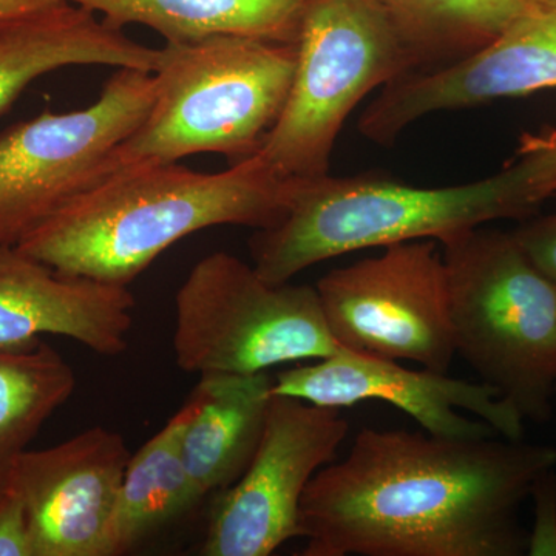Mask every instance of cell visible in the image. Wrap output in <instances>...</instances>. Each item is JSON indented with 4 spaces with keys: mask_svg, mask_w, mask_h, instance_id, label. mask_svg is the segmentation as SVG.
Instances as JSON below:
<instances>
[{
    "mask_svg": "<svg viewBox=\"0 0 556 556\" xmlns=\"http://www.w3.org/2000/svg\"><path fill=\"white\" fill-rule=\"evenodd\" d=\"M153 73L118 68L89 108L0 130V247L28 233L113 175L119 146L148 118Z\"/></svg>",
    "mask_w": 556,
    "mask_h": 556,
    "instance_id": "8",
    "label": "cell"
},
{
    "mask_svg": "<svg viewBox=\"0 0 556 556\" xmlns=\"http://www.w3.org/2000/svg\"><path fill=\"white\" fill-rule=\"evenodd\" d=\"M160 49H150L97 13L62 2L0 25V115L33 80L79 65L159 68Z\"/></svg>",
    "mask_w": 556,
    "mask_h": 556,
    "instance_id": "15",
    "label": "cell"
},
{
    "mask_svg": "<svg viewBox=\"0 0 556 556\" xmlns=\"http://www.w3.org/2000/svg\"><path fill=\"white\" fill-rule=\"evenodd\" d=\"M556 448L364 428L300 501L303 556H519V507Z\"/></svg>",
    "mask_w": 556,
    "mask_h": 556,
    "instance_id": "1",
    "label": "cell"
},
{
    "mask_svg": "<svg viewBox=\"0 0 556 556\" xmlns=\"http://www.w3.org/2000/svg\"><path fill=\"white\" fill-rule=\"evenodd\" d=\"M75 388V371L49 343L0 351V490L9 489L17 459Z\"/></svg>",
    "mask_w": 556,
    "mask_h": 556,
    "instance_id": "20",
    "label": "cell"
},
{
    "mask_svg": "<svg viewBox=\"0 0 556 556\" xmlns=\"http://www.w3.org/2000/svg\"><path fill=\"white\" fill-rule=\"evenodd\" d=\"M193 409L190 396L167 426L131 455L110 526L109 556L127 554L203 500L181 448Z\"/></svg>",
    "mask_w": 556,
    "mask_h": 556,
    "instance_id": "18",
    "label": "cell"
},
{
    "mask_svg": "<svg viewBox=\"0 0 556 556\" xmlns=\"http://www.w3.org/2000/svg\"><path fill=\"white\" fill-rule=\"evenodd\" d=\"M298 43L218 35L160 49L155 101L113 156V174L217 153L252 159L287 104Z\"/></svg>",
    "mask_w": 556,
    "mask_h": 556,
    "instance_id": "4",
    "label": "cell"
},
{
    "mask_svg": "<svg viewBox=\"0 0 556 556\" xmlns=\"http://www.w3.org/2000/svg\"><path fill=\"white\" fill-rule=\"evenodd\" d=\"M0 556H35L24 504L10 486L0 490Z\"/></svg>",
    "mask_w": 556,
    "mask_h": 556,
    "instance_id": "23",
    "label": "cell"
},
{
    "mask_svg": "<svg viewBox=\"0 0 556 556\" xmlns=\"http://www.w3.org/2000/svg\"><path fill=\"white\" fill-rule=\"evenodd\" d=\"M175 314L177 365L200 376L258 375L340 348L316 288L270 283L225 251L193 266L178 289Z\"/></svg>",
    "mask_w": 556,
    "mask_h": 556,
    "instance_id": "7",
    "label": "cell"
},
{
    "mask_svg": "<svg viewBox=\"0 0 556 556\" xmlns=\"http://www.w3.org/2000/svg\"><path fill=\"white\" fill-rule=\"evenodd\" d=\"M130 457L124 438L104 427L22 453L9 486L24 504L35 556H109Z\"/></svg>",
    "mask_w": 556,
    "mask_h": 556,
    "instance_id": "13",
    "label": "cell"
},
{
    "mask_svg": "<svg viewBox=\"0 0 556 556\" xmlns=\"http://www.w3.org/2000/svg\"><path fill=\"white\" fill-rule=\"evenodd\" d=\"M102 14L110 27L138 24L166 42L232 35L298 43L309 0H65Z\"/></svg>",
    "mask_w": 556,
    "mask_h": 556,
    "instance_id": "17",
    "label": "cell"
},
{
    "mask_svg": "<svg viewBox=\"0 0 556 556\" xmlns=\"http://www.w3.org/2000/svg\"><path fill=\"white\" fill-rule=\"evenodd\" d=\"M514 236L527 257L556 289V212L526 219Z\"/></svg>",
    "mask_w": 556,
    "mask_h": 556,
    "instance_id": "21",
    "label": "cell"
},
{
    "mask_svg": "<svg viewBox=\"0 0 556 556\" xmlns=\"http://www.w3.org/2000/svg\"><path fill=\"white\" fill-rule=\"evenodd\" d=\"M543 90H556V0H530L521 16L471 56L388 84L357 129L369 141L390 144L433 113Z\"/></svg>",
    "mask_w": 556,
    "mask_h": 556,
    "instance_id": "12",
    "label": "cell"
},
{
    "mask_svg": "<svg viewBox=\"0 0 556 556\" xmlns=\"http://www.w3.org/2000/svg\"><path fill=\"white\" fill-rule=\"evenodd\" d=\"M294 178L260 153L203 174L178 163L129 167L105 178L28 233L17 249L65 276L129 287L167 248L215 226H276Z\"/></svg>",
    "mask_w": 556,
    "mask_h": 556,
    "instance_id": "3",
    "label": "cell"
},
{
    "mask_svg": "<svg viewBox=\"0 0 556 556\" xmlns=\"http://www.w3.org/2000/svg\"><path fill=\"white\" fill-rule=\"evenodd\" d=\"M62 2L65 0H0V25Z\"/></svg>",
    "mask_w": 556,
    "mask_h": 556,
    "instance_id": "24",
    "label": "cell"
},
{
    "mask_svg": "<svg viewBox=\"0 0 556 556\" xmlns=\"http://www.w3.org/2000/svg\"><path fill=\"white\" fill-rule=\"evenodd\" d=\"M135 298L127 287L65 276L16 247H0V351L25 353L40 336L76 340L101 356L127 350Z\"/></svg>",
    "mask_w": 556,
    "mask_h": 556,
    "instance_id": "14",
    "label": "cell"
},
{
    "mask_svg": "<svg viewBox=\"0 0 556 556\" xmlns=\"http://www.w3.org/2000/svg\"><path fill=\"white\" fill-rule=\"evenodd\" d=\"M535 529L529 535V555H556V475L547 471L533 485Z\"/></svg>",
    "mask_w": 556,
    "mask_h": 556,
    "instance_id": "22",
    "label": "cell"
},
{
    "mask_svg": "<svg viewBox=\"0 0 556 556\" xmlns=\"http://www.w3.org/2000/svg\"><path fill=\"white\" fill-rule=\"evenodd\" d=\"M348 430L340 408L273 394L248 470L217 493L201 555L268 556L302 538L300 501L314 475L336 459Z\"/></svg>",
    "mask_w": 556,
    "mask_h": 556,
    "instance_id": "10",
    "label": "cell"
},
{
    "mask_svg": "<svg viewBox=\"0 0 556 556\" xmlns=\"http://www.w3.org/2000/svg\"><path fill=\"white\" fill-rule=\"evenodd\" d=\"M556 195V129L525 134L515 159L492 177L415 188L387 175L295 178L287 214L249 240L252 266L287 283L302 270L368 248L438 243L500 219L535 217Z\"/></svg>",
    "mask_w": 556,
    "mask_h": 556,
    "instance_id": "2",
    "label": "cell"
},
{
    "mask_svg": "<svg viewBox=\"0 0 556 556\" xmlns=\"http://www.w3.org/2000/svg\"><path fill=\"white\" fill-rule=\"evenodd\" d=\"M273 394L343 408L379 401L412 416L428 434L448 439L525 438V419L484 382L448 378L447 372L408 369L340 346L314 364L285 369Z\"/></svg>",
    "mask_w": 556,
    "mask_h": 556,
    "instance_id": "11",
    "label": "cell"
},
{
    "mask_svg": "<svg viewBox=\"0 0 556 556\" xmlns=\"http://www.w3.org/2000/svg\"><path fill=\"white\" fill-rule=\"evenodd\" d=\"M415 72V56L378 0H309L291 91L260 155L283 177H324L354 109Z\"/></svg>",
    "mask_w": 556,
    "mask_h": 556,
    "instance_id": "6",
    "label": "cell"
},
{
    "mask_svg": "<svg viewBox=\"0 0 556 556\" xmlns=\"http://www.w3.org/2000/svg\"><path fill=\"white\" fill-rule=\"evenodd\" d=\"M456 354L525 420L556 394V289L514 232L482 228L441 244Z\"/></svg>",
    "mask_w": 556,
    "mask_h": 556,
    "instance_id": "5",
    "label": "cell"
},
{
    "mask_svg": "<svg viewBox=\"0 0 556 556\" xmlns=\"http://www.w3.org/2000/svg\"><path fill=\"white\" fill-rule=\"evenodd\" d=\"M316 289L340 346L448 371L456 348L438 241L390 244L378 257L329 270Z\"/></svg>",
    "mask_w": 556,
    "mask_h": 556,
    "instance_id": "9",
    "label": "cell"
},
{
    "mask_svg": "<svg viewBox=\"0 0 556 556\" xmlns=\"http://www.w3.org/2000/svg\"><path fill=\"white\" fill-rule=\"evenodd\" d=\"M417 62L445 67L495 40L530 0H378Z\"/></svg>",
    "mask_w": 556,
    "mask_h": 556,
    "instance_id": "19",
    "label": "cell"
},
{
    "mask_svg": "<svg viewBox=\"0 0 556 556\" xmlns=\"http://www.w3.org/2000/svg\"><path fill=\"white\" fill-rule=\"evenodd\" d=\"M273 382L266 372L200 376L181 448L201 496L229 489L248 470L265 430Z\"/></svg>",
    "mask_w": 556,
    "mask_h": 556,
    "instance_id": "16",
    "label": "cell"
}]
</instances>
